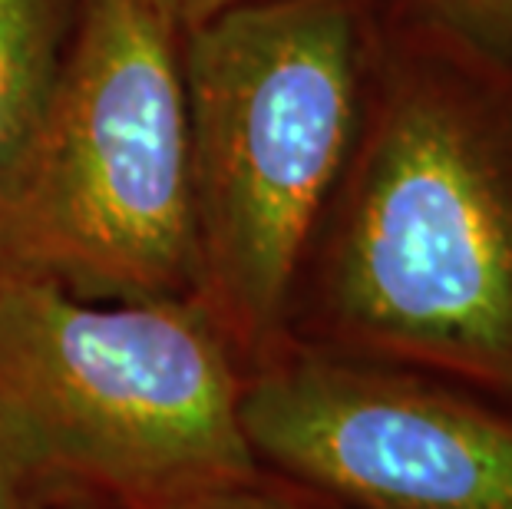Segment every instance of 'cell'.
<instances>
[{"instance_id":"cell-5","label":"cell","mask_w":512,"mask_h":509,"mask_svg":"<svg viewBox=\"0 0 512 509\" xmlns=\"http://www.w3.org/2000/svg\"><path fill=\"white\" fill-rule=\"evenodd\" d=\"M261 476L341 509H512V407L417 367L281 338L242 381Z\"/></svg>"},{"instance_id":"cell-1","label":"cell","mask_w":512,"mask_h":509,"mask_svg":"<svg viewBox=\"0 0 512 509\" xmlns=\"http://www.w3.org/2000/svg\"><path fill=\"white\" fill-rule=\"evenodd\" d=\"M387 77L301 262L285 338L512 407V162L446 80Z\"/></svg>"},{"instance_id":"cell-11","label":"cell","mask_w":512,"mask_h":509,"mask_svg":"<svg viewBox=\"0 0 512 509\" xmlns=\"http://www.w3.org/2000/svg\"><path fill=\"white\" fill-rule=\"evenodd\" d=\"M47 509H119V506L96 500V496H60V500H53Z\"/></svg>"},{"instance_id":"cell-2","label":"cell","mask_w":512,"mask_h":509,"mask_svg":"<svg viewBox=\"0 0 512 509\" xmlns=\"http://www.w3.org/2000/svg\"><path fill=\"white\" fill-rule=\"evenodd\" d=\"M357 0H245L182 34L199 281L242 367L285 338L364 113Z\"/></svg>"},{"instance_id":"cell-6","label":"cell","mask_w":512,"mask_h":509,"mask_svg":"<svg viewBox=\"0 0 512 509\" xmlns=\"http://www.w3.org/2000/svg\"><path fill=\"white\" fill-rule=\"evenodd\" d=\"M80 0H0V179L47 103Z\"/></svg>"},{"instance_id":"cell-3","label":"cell","mask_w":512,"mask_h":509,"mask_svg":"<svg viewBox=\"0 0 512 509\" xmlns=\"http://www.w3.org/2000/svg\"><path fill=\"white\" fill-rule=\"evenodd\" d=\"M245 367L195 301H103L0 268V433L53 493L185 509L261 480Z\"/></svg>"},{"instance_id":"cell-7","label":"cell","mask_w":512,"mask_h":509,"mask_svg":"<svg viewBox=\"0 0 512 509\" xmlns=\"http://www.w3.org/2000/svg\"><path fill=\"white\" fill-rule=\"evenodd\" d=\"M185 509H341L331 503H321L314 496H304L291 486H281L268 476H261L255 483L232 486V490L202 496V500L189 503Z\"/></svg>"},{"instance_id":"cell-10","label":"cell","mask_w":512,"mask_h":509,"mask_svg":"<svg viewBox=\"0 0 512 509\" xmlns=\"http://www.w3.org/2000/svg\"><path fill=\"white\" fill-rule=\"evenodd\" d=\"M143 4H149L156 14L172 20L185 34V30H192L195 24H202V20L222 14V10L235 4H245V0H143Z\"/></svg>"},{"instance_id":"cell-9","label":"cell","mask_w":512,"mask_h":509,"mask_svg":"<svg viewBox=\"0 0 512 509\" xmlns=\"http://www.w3.org/2000/svg\"><path fill=\"white\" fill-rule=\"evenodd\" d=\"M450 27L473 37H512V0H423Z\"/></svg>"},{"instance_id":"cell-8","label":"cell","mask_w":512,"mask_h":509,"mask_svg":"<svg viewBox=\"0 0 512 509\" xmlns=\"http://www.w3.org/2000/svg\"><path fill=\"white\" fill-rule=\"evenodd\" d=\"M60 493L20 457V450L0 433V509H47Z\"/></svg>"},{"instance_id":"cell-4","label":"cell","mask_w":512,"mask_h":509,"mask_svg":"<svg viewBox=\"0 0 512 509\" xmlns=\"http://www.w3.org/2000/svg\"><path fill=\"white\" fill-rule=\"evenodd\" d=\"M0 268L103 301H195L182 30L80 0L57 80L0 179Z\"/></svg>"}]
</instances>
